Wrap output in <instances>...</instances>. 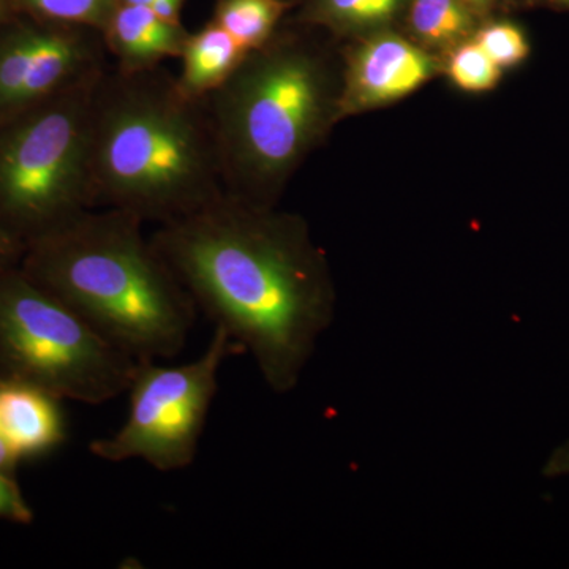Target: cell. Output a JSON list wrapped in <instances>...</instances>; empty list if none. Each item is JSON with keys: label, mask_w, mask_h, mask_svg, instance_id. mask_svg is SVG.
<instances>
[{"label": "cell", "mask_w": 569, "mask_h": 569, "mask_svg": "<svg viewBox=\"0 0 569 569\" xmlns=\"http://www.w3.org/2000/svg\"><path fill=\"white\" fill-rule=\"evenodd\" d=\"M560 2L567 3V6H569V0H560Z\"/></svg>", "instance_id": "484cf974"}, {"label": "cell", "mask_w": 569, "mask_h": 569, "mask_svg": "<svg viewBox=\"0 0 569 569\" xmlns=\"http://www.w3.org/2000/svg\"><path fill=\"white\" fill-rule=\"evenodd\" d=\"M18 462H20V458H18L14 449L11 448L9 440L3 436L2 427H0V471L11 475Z\"/></svg>", "instance_id": "7402d4cb"}, {"label": "cell", "mask_w": 569, "mask_h": 569, "mask_svg": "<svg viewBox=\"0 0 569 569\" xmlns=\"http://www.w3.org/2000/svg\"><path fill=\"white\" fill-rule=\"evenodd\" d=\"M284 9L283 0H222L213 22L252 52L264 47Z\"/></svg>", "instance_id": "7c38bea8"}, {"label": "cell", "mask_w": 569, "mask_h": 569, "mask_svg": "<svg viewBox=\"0 0 569 569\" xmlns=\"http://www.w3.org/2000/svg\"><path fill=\"white\" fill-rule=\"evenodd\" d=\"M448 73L451 81L466 92L492 91L501 78V69L477 41L459 44L449 58Z\"/></svg>", "instance_id": "9a60e30c"}, {"label": "cell", "mask_w": 569, "mask_h": 569, "mask_svg": "<svg viewBox=\"0 0 569 569\" xmlns=\"http://www.w3.org/2000/svg\"><path fill=\"white\" fill-rule=\"evenodd\" d=\"M227 194L280 181L320 129L325 82L305 51L249 52L208 97Z\"/></svg>", "instance_id": "277c9868"}, {"label": "cell", "mask_w": 569, "mask_h": 569, "mask_svg": "<svg viewBox=\"0 0 569 569\" xmlns=\"http://www.w3.org/2000/svg\"><path fill=\"white\" fill-rule=\"evenodd\" d=\"M26 2L51 20L89 26L102 31L107 28L116 9L112 7V0H26Z\"/></svg>", "instance_id": "e0dca14e"}, {"label": "cell", "mask_w": 569, "mask_h": 569, "mask_svg": "<svg viewBox=\"0 0 569 569\" xmlns=\"http://www.w3.org/2000/svg\"><path fill=\"white\" fill-rule=\"evenodd\" d=\"M433 59L417 44L383 33L356 51L348 70L347 104L373 108L418 91L436 74Z\"/></svg>", "instance_id": "ba28073f"}, {"label": "cell", "mask_w": 569, "mask_h": 569, "mask_svg": "<svg viewBox=\"0 0 569 569\" xmlns=\"http://www.w3.org/2000/svg\"><path fill=\"white\" fill-rule=\"evenodd\" d=\"M400 0H321V10L329 20L342 26L383 24L395 18Z\"/></svg>", "instance_id": "ac0fdd59"}, {"label": "cell", "mask_w": 569, "mask_h": 569, "mask_svg": "<svg viewBox=\"0 0 569 569\" xmlns=\"http://www.w3.org/2000/svg\"><path fill=\"white\" fill-rule=\"evenodd\" d=\"M141 220L93 208L40 236L29 277L137 361L178 356L197 320Z\"/></svg>", "instance_id": "3957f363"}, {"label": "cell", "mask_w": 569, "mask_h": 569, "mask_svg": "<svg viewBox=\"0 0 569 569\" xmlns=\"http://www.w3.org/2000/svg\"><path fill=\"white\" fill-rule=\"evenodd\" d=\"M107 69L56 93L0 141V206L21 223L44 224L50 233L93 209V104Z\"/></svg>", "instance_id": "8992f818"}, {"label": "cell", "mask_w": 569, "mask_h": 569, "mask_svg": "<svg viewBox=\"0 0 569 569\" xmlns=\"http://www.w3.org/2000/svg\"><path fill=\"white\" fill-rule=\"evenodd\" d=\"M59 400L26 381H0V427L18 458L43 455L66 440Z\"/></svg>", "instance_id": "9c48e42d"}, {"label": "cell", "mask_w": 569, "mask_h": 569, "mask_svg": "<svg viewBox=\"0 0 569 569\" xmlns=\"http://www.w3.org/2000/svg\"><path fill=\"white\" fill-rule=\"evenodd\" d=\"M0 519L20 523H29L33 519L32 509L26 503L17 482L3 471H0Z\"/></svg>", "instance_id": "d6986e66"}, {"label": "cell", "mask_w": 569, "mask_h": 569, "mask_svg": "<svg viewBox=\"0 0 569 569\" xmlns=\"http://www.w3.org/2000/svg\"><path fill=\"white\" fill-rule=\"evenodd\" d=\"M0 358L9 380L89 406L126 395L140 362L29 276L0 277Z\"/></svg>", "instance_id": "5b68a950"}, {"label": "cell", "mask_w": 569, "mask_h": 569, "mask_svg": "<svg viewBox=\"0 0 569 569\" xmlns=\"http://www.w3.org/2000/svg\"><path fill=\"white\" fill-rule=\"evenodd\" d=\"M462 2L466 3L470 10L482 11L489 9L492 0H462Z\"/></svg>", "instance_id": "cb8c5ba5"}, {"label": "cell", "mask_w": 569, "mask_h": 569, "mask_svg": "<svg viewBox=\"0 0 569 569\" xmlns=\"http://www.w3.org/2000/svg\"><path fill=\"white\" fill-rule=\"evenodd\" d=\"M410 24L419 39L443 47L466 39L473 28V17L462 0H413Z\"/></svg>", "instance_id": "4fadbf2b"}, {"label": "cell", "mask_w": 569, "mask_h": 569, "mask_svg": "<svg viewBox=\"0 0 569 569\" xmlns=\"http://www.w3.org/2000/svg\"><path fill=\"white\" fill-rule=\"evenodd\" d=\"M153 0H122V3H129V6H144L149 7Z\"/></svg>", "instance_id": "d4e9b609"}, {"label": "cell", "mask_w": 569, "mask_h": 569, "mask_svg": "<svg viewBox=\"0 0 569 569\" xmlns=\"http://www.w3.org/2000/svg\"><path fill=\"white\" fill-rule=\"evenodd\" d=\"M247 54L230 33L212 21L187 39L179 86L192 99L203 100L233 74Z\"/></svg>", "instance_id": "8fae6325"}, {"label": "cell", "mask_w": 569, "mask_h": 569, "mask_svg": "<svg viewBox=\"0 0 569 569\" xmlns=\"http://www.w3.org/2000/svg\"><path fill=\"white\" fill-rule=\"evenodd\" d=\"M151 241L198 312L252 356L268 388L293 391L335 321L323 261L302 224L224 193L159 224Z\"/></svg>", "instance_id": "6da1fadb"}, {"label": "cell", "mask_w": 569, "mask_h": 569, "mask_svg": "<svg viewBox=\"0 0 569 569\" xmlns=\"http://www.w3.org/2000/svg\"><path fill=\"white\" fill-rule=\"evenodd\" d=\"M108 52L118 69L133 71L159 67L171 58H181L189 33L176 22L163 21L149 7L121 3L104 28Z\"/></svg>", "instance_id": "30bf717a"}, {"label": "cell", "mask_w": 569, "mask_h": 569, "mask_svg": "<svg viewBox=\"0 0 569 569\" xmlns=\"http://www.w3.org/2000/svg\"><path fill=\"white\" fill-rule=\"evenodd\" d=\"M13 238H11L9 231L0 227V261L13 252Z\"/></svg>", "instance_id": "603a6c76"}, {"label": "cell", "mask_w": 569, "mask_h": 569, "mask_svg": "<svg viewBox=\"0 0 569 569\" xmlns=\"http://www.w3.org/2000/svg\"><path fill=\"white\" fill-rule=\"evenodd\" d=\"M183 0H153L149 9L162 18L163 21L179 22V11H181Z\"/></svg>", "instance_id": "44dd1931"}, {"label": "cell", "mask_w": 569, "mask_h": 569, "mask_svg": "<svg viewBox=\"0 0 569 569\" xmlns=\"http://www.w3.org/2000/svg\"><path fill=\"white\" fill-rule=\"evenodd\" d=\"M475 41L501 70L519 66L530 54L526 33L511 22H493L486 26L478 32Z\"/></svg>", "instance_id": "2e32d148"}, {"label": "cell", "mask_w": 569, "mask_h": 569, "mask_svg": "<svg viewBox=\"0 0 569 569\" xmlns=\"http://www.w3.org/2000/svg\"><path fill=\"white\" fill-rule=\"evenodd\" d=\"M93 208L142 223L181 219L222 198L219 146L204 100L159 67L107 69L93 104Z\"/></svg>", "instance_id": "7a4b0ae2"}, {"label": "cell", "mask_w": 569, "mask_h": 569, "mask_svg": "<svg viewBox=\"0 0 569 569\" xmlns=\"http://www.w3.org/2000/svg\"><path fill=\"white\" fill-rule=\"evenodd\" d=\"M542 475L546 478L569 477V440L553 449L552 455L546 460Z\"/></svg>", "instance_id": "ffe728a7"}, {"label": "cell", "mask_w": 569, "mask_h": 569, "mask_svg": "<svg viewBox=\"0 0 569 569\" xmlns=\"http://www.w3.org/2000/svg\"><path fill=\"white\" fill-rule=\"evenodd\" d=\"M37 32H22L0 47V110H18L31 67Z\"/></svg>", "instance_id": "5bb4252c"}, {"label": "cell", "mask_w": 569, "mask_h": 569, "mask_svg": "<svg viewBox=\"0 0 569 569\" xmlns=\"http://www.w3.org/2000/svg\"><path fill=\"white\" fill-rule=\"evenodd\" d=\"M242 353L222 328H213L204 353L181 366L140 361L130 383L129 418L110 437L89 445L107 462L144 460L156 470L190 467L219 388V373L230 356Z\"/></svg>", "instance_id": "52a82bcc"}]
</instances>
